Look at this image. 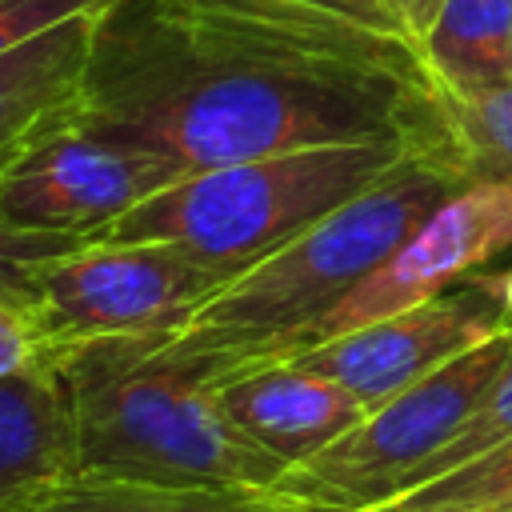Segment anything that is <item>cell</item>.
Segmentation results:
<instances>
[{"label": "cell", "mask_w": 512, "mask_h": 512, "mask_svg": "<svg viewBox=\"0 0 512 512\" xmlns=\"http://www.w3.org/2000/svg\"><path fill=\"white\" fill-rule=\"evenodd\" d=\"M456 188H464V176L448 148L412 152L372 188L232 276L180 332L164 336V348L188 360L212 388L248 368L284 364Z\"/></svg>", "instance_id": "7a4b0ae2"}, {"label": "cell", "mask_w": 512, "mask_h": 512, "mask_svg": "<svg viewBox=\"0 0 512 512\" xmlns=\"http://www.w3.org/2000/svg\"><path fill=\"white\" fill-rule=\"evenodd\" d=\"M184 176L188 168L168 156L68 128L0 184V220L24 232L96 240L120 216Z\"/></svg>", "instance_id": "9c48e42d"}, {"label": "cell", "mask_w": 512, "mask_h": 512, "mask_svg": "<svg viewBox=\"0 0 512 512\" xmlns=\"http://www.w3.org/2000/svg\"><path fill=\"white\" fill-rule=\"evenodd\" d=\"M76 480L72 408L52 356L0 376V512H40Z\"/></svg>", "instance_id": "7c38bea8"}, {"label": "cell", "mask_w": 512, "mask_h": 512, "mask_svg": "<svg viewBox=\"0 0 512 512\" xmlns=\"http://www.w3.org/2000/svg\"><path fill=\"white\" fill-rule=\"evenodd\" d=\"M384 8H388V16L400 24V32L420 48V40H424V32L432 28V20H436V12L444 8V0H384Z\"/></svg>", "instance_id": "44dd1931"}, {"label": "cell", "mask_w": 512, "mask_h": 512, "mask_svg": "<svg viewBox=\"0 0 512 512\" xmlns=\"http://www.w3.org/2000/svg\"><path fill=\"white\" fill-rule=\"evenodd\" d=\"M36 356H40V344H36L32 320L20 308H12V304L0 300V376L24 368Z\"/></svg>", "instance_id": "ffe728a7"}, {"label": "cell", "mask_w": 512, "mask_h": 512, "mask_svg": "<svg viewBox=\"0 0 512 512\" xmlns=\"http://www.w3.org/2000/svg\"><path fill=\"white\" fill-rule=\"evenodd\" d=\"M500 332H512V320L496 292L472 276L428 304L352 328L284 364L336 380L372 412Z\"/></svg>", "instance_id": "ba28073f"}, {"label": "cell", "mask_w": 512, "mask_h": 512, "mask_svg": "<svg viewBox=\"0 0 512 512\" xmlns=\"http://www.w3.org/2000/svg\"><path fill=\"white\" fill-rule=\"evenodd\" d=\"M228 280L176 244L88 240L44 272L28 320L40 352L108 336H172Z\"/></svg>", "instance_id": "8992f818"}, {"label": "cell", "mask_w": 512, "mask_h": 512, "mask_svg": "<svg viewBox=\"0 0 512 512\" xmlns=\"http://www.w3.org/2000/svg\"><path fill=\"white\" fill-rule=\"evenodd\" d=\"M44 356L68 392L76 480L272 492L288 472L220 412L216 388L164 336H108Z\"/></svg>", "instance_id": "3957f363"}, {"label": "cell", "mask_w": 512, "mask_h": 512, "mask_svg": "<svg viewBox=\"0 0 512 512\" xmlns=\"http://www.w3.org/2000/svg\"><path fill=\"white\" fill-rule=\"evenodd\" d=\"M420 148L440 144L368 140L200 168L148 196L96 240L176 244L196 260L240 276Z\"/></svg>", "instance_id": "277c9868"}, {"label": "cell", "mask_w": 512, "mask_h": 512, "mask_svg": "<svg viewBox=\"0 0 512 512\" xmlns=\"http://www.w3.org/2000/svg\"><path fill=\"white\" fill-rule=\"evenodd\" d=\"M492 292H496V300L504 304V312H508V320H512V264H504V268H484V272H476Z\"/></svg>", "instance_id": "603a6c76"}, {"label": "cell", "mask_w": 512, "mask_h": 512, "mask_svg": "<svg viewBox=\"0 0 512 512\" xmlns=\"http://www.w3.org/2000/svg\"><path fill=\"white\" fill-rule=\"evenodd\" d=\"M72 128L188 172L368 140L448 148L420 48L304 0H112Z\"/></svg>", "instance_id": "6da1fadb"}, {"label": "cell", "mask_w": 512, "mask_h": 512, "mask_svg": "<svg viewBox=\"0 0 512 512\" xmlns=\"http://www.w3.org/2000/svg\"><path fill=\"white\" fill-rule=\"evenodd\" d=\"M368 512H512V440Z\"/></svg>", "instance_id": "2e32d148"}, {"label": "cell", "mask_w": 512, "mask_h": 512, "mask_svg": "<svg viewBox=\"0 0 512 512\" xmlns=\"http://www.w3.org/2000/svg\"><path fill=\"white\" fill-rule=\"evenodd\" d=\"M420 56L444 96L512 84V0H444Z\"/></svg>", "instance_id": "4fadbf2b"}, {"label": "cell", "mask_w": 512, "mask_h": 512, "mask_svg": "<svg viewBox=\"0 0 512 512\" xmlns=\"http://www.w3.org/2000/svg\"><path fill=\"white\" fill-rule=\"evenodd\" d=\"M100 12L72 16L0 56V184L76 124Z\"/></svg>", "instance_id": "30bf717a"}, {"label": "cell", "mask_w": 512, "mask_h": 512, "mask_svg": "<svg viewBox=\"0 0 512 512\" xmlns=\"http://www.w3.org/2000/svg\"><path fill=\"white\" fill-rule=\"evenodd\" d=\"M504 440H512V352H508V360L500 364V372H496V380L488 384V392L480 396V404L472 408V416L460 424V432L424 464V472H420V480L412 484V488H420V484H428V480H436V476H444V472H452V468H460V464H468V460H476V456H484L488 448H496V444H504ZM408 488V492H412ZM404 496V492H400Z\"/></svg>", "instance_id": "e0dca14e"}, {"label": "cell", "mask_w": 512, "mask_h": 512, "mask_svg": "<svg viewBox=\"0 0 512 512\" xmlns=\"http://www.w3.org/2000/svg\"><path fill=\"white\" fill-rule=\"evenodd\" d=\"M40 512H312L284 492L244 488H160V484H112L72 480Z\"/></svg>", "instance_id": "5bb4252c"}, {"label": "cell", "mask_w": 512, "mask_h": 512, "mask_svg": "<svg viewBox=\"0 0 512 512\" xmlns=\"http://www.w3.org/2000/svg\"><path fill=\"white\" fill-rule=\"evenodd\" d=\"M304 4L332 8V12H340V16H352V20L368 24V28H380V32H396V36H404V32H400V24L388 16L384 0H304Z\"/></svg>", "instance_id": "7402d4cb"}, {"label": "cell", "mask_w": 512, "mask_h": 512, "mask_svg": "<svg viewBox=\"0 0 512 512\" xmlns=\"http://www.w3.org/2000/svg\"><path fill=\"white\" fill-rule=\"evenodd\" d=\"M112 0H0V56L16 52L20 44L36 40L40 32L84 16V12H100Z\"/></svg>", "instance_id": "d6986e66"}, {"label": "cell", "mask_w": 512, "mask_h": 512, "mask_svg": "<svg viewBox=\"0 0 512 512\" xmlns=\"http://www.w3.org/2000/svg\"><path fill=\"white\" fill-rule=\"evenodd\" d=\"M220 412L268 456L296 468L352 432L368 408L336 380L300 364H264L216 384Z\"/></svg>", "instance_id": "8fae6325"}, {"label": "cell", "mask_w": 512, "mask_h": 512, "mask_svg": "<svg viewBox=\"0 0 512 512\" xmlns=\"http://www.w3.org/2000/svg\"><path fill=\"white\" fill-rule=\"evenodd\" d=\"M448 148L464 184H512V84L444 96Z\"/></svg>", "instance_id": "9a60e30c"}, {"label": "cell", "mask_w": 512, "mask_h": 512, "mask_svg": "<svg viewBox=\"0 0 512 512\" xmlns=\"http://www.w3.org/2000/svg\"><path fill=\"white\" fill-rule=\"evenodd\" d=\"M504 252H512V184H464L304 336L296 356L372 320L428 304L492 268Z\"/></svg>", "instance_id": "52a82bcc"}, {"label": "cell", "mask_w": 512, "mask_h": 512, "mask_svg": "<svg viewBox=\"0 0 512 512\" xmlns=\"http://www.w3.org/2000/svg\"><path fill=\"white\" fill-rule=\"evenodd\" d=\"M88 240L84 236H64V232H24V228H12L0 220V300L20 308L24 316L32 312L36 296H40V280L44 272L84 248Z\"/></svg>", "instance_id": "ac0fdd59"}, {"label": "cell", "mask_w": 512, "mask_h": 512, "mask_svg": "<svg viewBox=\"0 0 512 512\" xmlns=\"http://www.w3.org/2000/svg\"><path fill=\"white\" fill-rule=\"evenodd\" d=\"M512 352V332L484 340L460 360L444 364L428 380L372 408L352 432L328 444L320 456L288 468L276 492L312 512H368L408 492L424 464L460 432L500 364Z\"/></svg>", "instance_id": "5b68a950"}]
</instances>
